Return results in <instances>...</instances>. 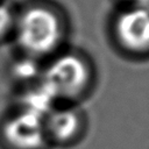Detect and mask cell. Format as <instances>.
<instances>
[{
  "label": "cell",
  "mask_w": 149,
  "mask_h": 149,
  "mask_svg": "<svg viewBox=\"0 0 149 149\" xmlns=\"http://www.w3.org/2000/svg\"><path fill=\"white\" fill-rule=\"evenodd\" d=\"M14 33L27 56L36 58L51 54L62 40V22L55 10L45 6H33L15 20Z\"/></svg>",
  "instance_id": "1"
},
{
  "label": "cell",
  "mask_w": 149,
  "mask_h": 149,
  "mask_svg": "<svg viewBox=\"0 0 149 149\" xmlns=\"http://www.w3.org/2000/svg\"><path fill=\"white\" fill-rule=\"evenodd\" d=\"M90 70L81 57L63 55L45 69L41 85L54 98H76L86 88Z\"/></svg>",
  "instance_id": "2"
},
{
  "label": "cell",
  "mask_w": 149,
  "mask_h": 149,
  "mask_svg": "<svg viewBox=\"0 0 149 149\" xmlns=\"http://www.w3.org/2000/svg\"><path fill=\"white\" fill-rule=\"evenodd\" d=\"M2 137L12 149H40L47 140L44 118L21 109L3 123Z\"/></svg>",
  "instance_id": "3"
},
{
  "label": "cell",
  "mask_w": 149,
  "mask_h": 149,
  "mask_svg": "<svg viewBox=\"0 0 149 149\" xmlns=\"http://www.w3.org/2000/svg\"><path fill=\"white\" fill-rule=\"evenodd\" d=\"M115 34L123 49L133 54L149 51V7H130L115 22Z\"/></svg>",
  "instance_id": "4"
},
{
  "label": "cell",
  "mask_w": 149,
  "mask_h": 149,
  "mask_svg": "<svg viewBox=\"0 0 149 149\" xmlns=\"http://www.w3.org/2000/svg\"><path fill=\"white\" fill-rule=\"evenodd\" d=\"M44 127L47 136L58 142H66L78 133L80 119L78 113L70 108L51 109L44 118Z\"/></svg>",
  "instance_id": "5"
},
{
  "label": "cell",
  "mask_w": 149,
  "mask_h": 149,
  "mask_svg": "<svg viewBox=\"0 0 149 149\" xmlns=\"http://www.w3.org/2000/svg\"><path fill=\"white\" fill-rule=\"evenodd\" d=\"M12 76L20 81H29L37 76V69L33 57L27 56L12 64Z\"/></svg>",
  "instance_id": "6"
},
{
  "label": "cell",
  "mask_w": 149,
  "mask_h": 149,
  "mask_svg": "<svg viewBox=\"0 0 149 149\" xmlns=\"http://www.w3.org/2000/svg\"><path fill=\"white\" fill-rule=\"evenodd\" d=\"M16 16L9 6L0 3V40L7 37L10 33H14Z\"/></svg>",
  "instance_id": "7"
},
{
  "label": "cell",
  "mask_w": 149,
  "mask_h": 149,
  "mask_svg": "<svg viewBox=\"0 0 149 149\" xmlns=\"http://www.w3.org/2000/svg\"><path fill=\"white\" fill-rule=\"evenodd\" d=\"M132 5V7H149V0H123Z\"/></svg>",
  "instance_id": "8"
}]
</instances>
